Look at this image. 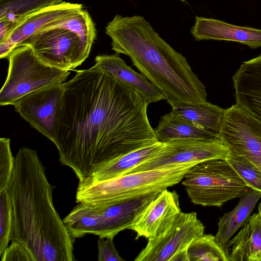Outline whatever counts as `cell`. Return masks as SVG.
Returning a JSON list of instances; mask_svg holds the SVG:
<instances>
[{
    "mask_svg": "<svg viewBox=\"0 0 261 261\" xmlns=\"http://www.w3.org/2000/svg\"><path fill=\"white\" fill-rule=\"evenodd\" d=\"M12 228V205L7 189L0 192V256L11 241Z\"/></svg>",
    "mask_w": 261,
    "mask_h": 261,
    "instance_id": "484cf974",
    "label": "cell"
},
{
    "mask_svg": "<svg viewBox=\"0 0 261 261\" xmlns=\"http://www.w3.org/2000/svg\"><path fill=\"white\" fill-rule=\"evenodd\" d=\"M83 9L82 4L63 2L29 14L12 23L13 28L0 41V57H8L16 47L38 31Z\"/></svg>",
    "mask_w": 261,
    "mask_h": 261,
    "instance_id": "4fadbf2b",
    "label": "cell"
},
{
    "mask_svg": "<svg viewBox=\"0 0 261 261\" xmlns=\"http://www.w3.org/2000/svg\"><path fill=\"white\" fill-rule=\"evenodd\" d=\"M63 2V0H0V20L13 23L29 14Z\"/></svg>",
    "mask_w": 261,
    "mask_h": 261,
    "instance_id": "cb8c5ba5",
    "label": "cell"
},
{
    "mask_svg": "<svg viewBox=\"0 0 261 261\" xmlns=\"http://www.w3.org/2000/svg\"><path fill=\"white\" fill-rule=\"evenodd\" d=\"M64 91L53 142L79 181L109 162L155 144L147 100L94 65L77 70Z\"/></svg>",
    "mask_w": 261,
    "mask_h": 261,
    "instance_id": "6da1fadb",
    "label": "cell"
},
{
    "mask_svg": "<svg viewBox=\"0 0 261 261\" xmlns=\"http://www.w3.org/2000/svg\"><path fill=\"white\" fill-rule=\"evenodd\" d=\"M229 261H261V218L250 216L238 233L227 244Z\"/></svg>",
    "mask_w": 261,
    "mask_h": 261,
    "instance_id": "ac0fdd59",
    "label": "cell"
},
{
    "mask_svg": "<svg viewBox=\"0 0 261 261\" xmlns=\"http://www.w3.org/2000/svg\"><path fill=\"white\" fill-rule=\"evenodd\" d=\"M258 213H259L261 218V202H260L258 206Z\"/></svg>",
    "mask_w": 261,
    "mask_h": 261,
    "instance_id": "f546056e",
    "label": "cell"
},
{
    "mask_svg": "<svg viewBox=\"0 0 261 261\" xmlns=\"http://www.w3.org/2000/svg\"><path fill=\"white\" fill-rule=\"evenodd\" d=\"M204 226L195 212H181L170 227L148 240L135 261H188V248L192 241L204 234Z\"/></svg>",
    "mask_w": 261,
    "mask_h": 261,
    "instance_id": "9c48e42d",
    "label": "cell"
},
{
    "mask_svg": "<svg viewBox=\"0 0 261 261\" xmlns=\"http://www.w3.org/2000/svg\"><path fill=\"white\" fill-rule=\"evenodd\" d=\"M119 54L97 56L95 66L111 74L121 82L133 88L149 103L165 99L161 91L142 74L132 69L120 57Z\"/></svg>",
    "mask_w": 261,
    "mask_h": 261,
    "instance_id": "e0dca14e",
    "label": "cell"
},
{
    "mask_svg": "<svg viewBox=\"0 0 261 261\" xmlns=\"http://www.w3.org/2000/svg\"><path fill=\"white\" fill-rule=\"evenodd\" d=\"M7 58L9 62L8 74L0 91L2 106L13 105L29 93L63 83L70 74L69 71L44 63L28 45L16 47Z\"/></svg>",
    "mask_w": 261,
    "mask_h": 261,
    "instance_id": "52a82bcc",
    "label": "cell"
},
{
    "mask_svg": "<svg viewBox=\"0 0 261 261\" xmlns=\"http://www.w3.org/2000/svg\"><path fill=\"white\" fill-rule=\"evenodd\" d=\"M162 145V143L158 142L112 160L97 169L91 176L79 182L103 181L127 174L150 157Z\"/></svg>",
    "mask_w": 261,
    "mask_h": 261,
    "instance_id": "44dd1931",
    "label": "cell"
},
{
    "mask_svg": "<svg viewBox=\"0 0 261 261\" xmlns=\"http://www.w3.org/2000/svg\"><path fill=\"white\" fill-rule=\"evenodd\" d=\"M28 45L44 63L71 70L88 58L92 44L67 28L53 24L38 31L20 46Z\"/></svg>",
    "mask_w": 261,
    "mask_h": 261,
    "instance_id": "ba28073f",
    "label": "cell"
},
{
    "mask_svg": "<svg viewBox=\"0 0 261 261\" xmlns=\"http://www.w3.org/2000/svg\"><path fill=\"white\" fill-rule=\"evenodd\" d=\"M113 238H99L97 242L98 261H124L116 249Z\"/></svg>",
    "mask_w": 261,
    "mask_h": 261,
    "instance_id": "83f0119b",
    "label": "cell"
},
{
    "mask_svg": "<svg viewBox=\"0 0 261 261\" xmlns=\"http://www.w3.org/2000/svg\"><path fill=\"white\" fill-rule=\"evenodd\" d=\"M154 131L157 140L163 143L177 140L209 139L218 137V134L197 126L172 111L161 117Z\"/></svg>",
    "mask_w": 261,
    "mask_h": 261,
    "instance_id": "ffe728a7",
    "label": "cell"
},
{
    "mask_svg": "<svg viewBox=\"0 0 261 261\" xmlns=\"http://www.w3.org/2000/svg\"><path fill=\"white\" fill-rule=\"evenodd\" d=\"M10 147V140L3 137L0 139V192L7 189L10 182L14 165Z\"/></svg>",
    "mask_w": 261,
    "mask_h": 261,
    "instance_id": "4316f807",
    "label": "cell"
},
{
    "mask_svg": "<svg viewBox=\"0 0 261 261\" xmlns=\"http://www.w3.org/2000/svg\"><path fill=\"white\" fill-rule=\"evenodd\" d=\"M112 49L128 56L134 66L163 93L172 107L208 103L205 87L186 58L143 16L116 15L106 28Z\"/></svg>",
    "mask_w": 261,
    "mask_h": 261,
    "instance_id": "3957f363",
    "label": "cell"
},
{
    "mask_svg": "<svg viewBox=\"0 0 261 261\" xmlns=\"http://www.w3.org/2000/svg\"><path fill=\"white\" fill-rule=\"evenodd\" d=\"M191 32L197 41L223 40L239 42L253 49L261 47V29L235 25L216 19L196 16Z\"/></svg>",
    "mask_w": 261,
    "mask_h": 261,
    "instance_id": "2e32d148",
    "label": "cell"
},
{
    "mask_svg": "<svg viewBox=\"0 0 261 261\" xmlns=\"http://www.w3.org/2000/svg\"><path fill=\"white\" fill-rule=\"evenodd\" d=\"M260 198L261 192L249 188L240 197L239 202L235 207L225 213L219 219L218 231L215 238L227 254V246L230 239L239 228L243 226Z\"/></svg>",
    "mask_w": 261,
    "mask_h": 261,
    "instance_id": "d6986e66",
    "label": "cell"
},
{
    "mask_svg": "<svg viewBox=\"0 0 261 261\" xmlns=\"http://www.w3.org/2000/svg\"><path fill=\"white\" fill-rule=\"evenodd\" d=\"M225 109L210 102L188 104L172 107L178 116L205 129L218 133Z\"/></svg>",
    "mask_w": 261,
    "mask_h": 261,
    "instance_id": "7402d4cb",
    "label": "cell"
},
{
    "mask_svg": "<svg viewBox=\"0 0 261 261\" xmlns=\"http://www.w3.org/2000/svg\"><path fill=\"white\" fill-rule=\"evenodd\" d=\"M197 164L168 165L103 181L79 182L76 202L101 207L160 192L180 182L187 172Z\"/></svg>",
    "mask_w": 261,
    "mask_h": 261,
    "instance_id": "277c9868",
    "label": "cell"
},
{
    "mask_svg": "<svg viewBox=\"0 0 261 261\" xmlns=\"http://www.w3.org/2000/svg\"><path fill=\"white\" fill-rule=\"evenodd\" d=\"M188 261H229L226 251L212 234L194 239L187 249Z\"/></svg>",
    "mask_w": 261,
    "mask_h": 261,
    "instance_id": "603a6c76",
    "label": "cell"
},
{
    "mask_svg": "<svg viewBox=\"0 0 261 261\" xmlns=\"http://www.w3.org/2000/svg\"><path fill=\"white\" fill-rule=\"evenodd\" d=\"M229 151L218 137L209 139L177 140L162 143L161 147L128 174L168 165L225 159Z\"/></svg>",
    "mask_w": 261,
    "mask_h": 261,
    "instance_id": "8fae6325",
    "label": "cell"
},
{
    "mask_svg": "<svg viewBox=\"0 0 261 261\" xmlns=\"http://www.w3.org/2000/svg\"><path fill=\"white\" fill-rule=\"evenodd\" d=\"M181 212L178 194L166 189L145 204L128 229L136 232V239L143 237L150 240L168 228Z\"/></svg>",
    "mask_w": 261,
    "mask_h": 261,
    "instance_id": "5bb4252c",
    "label": "cell"
},
{
    "mask_svg": "<svg viewBox=\"0 0 261 261\" xmlns=\"http://www.w3.org/2000/svg\"><path fill=\"white\" fill-rule=\"evenodd\" d=\"M64 91V83L29 93L13 106L32 127L53 141Z\"/></svg>",
    "mask_w": 261,
    "mask_h": 261,
    "instance_id": "7c38bea8",
    "label": "cell"
},
{
    "mask_svg": "<svg viewBox=\"0 0 261 261\" xmlns=\"http://www.w3.org/2000/svg\"><path fill=\"white\" fill-rule=\"evenodd\" d=\"M179 1H180L181 2H185V0H179Z\"/></svg>",
    "mask_w": 261,
    "mask_h": 261,
    "instance_id": "4dcf8cb0",
    "label": "cell"
},
{
    "mask_svg": "<svg viewBox=\"0 0 261 261\" xmlns=\"http://www.w3.org/2000/svg\"><path fill=\"white\" fill-rule=\"evenodd\" d=\"M218 136L229 153L245 158L261 172V121L235 104L225 109Z\"/></svg>",
    "mask_w": 261,
    "mask_h": 261,
    "instance_id": "30bf717a",
    "label": "cell"
},
{
    "mask_svg": "<svg viewBox=\"0 0 261 261\" xmlns=\"http://www.w3.org/2000/svg\"><path fill=\"white\" fill-rule=\"evenodd\" d=\"M182 185L195 204L221 207L240 198L249 187L225 159L199 163L185 174Z\"/></svg>",
    "mask_w": 261,
    "mask_h": 261,
    "instance_id": "5b68a950",
    "label": "cell"
},
{
    "mask_svg": "<svg viewBox=\"0 0 261 261\" xmlns=\"http://www.w3.org/2000/svg\"><path fill=\"white\" fill-rule=\"evenodd\" d=\"M11 242L1 255L2 261H34L32 255L23 245L15 241Z\"/></svg>",
    "mask_w": 261,
    "mask_h": 261,
    "instance_id": "f1b7e54d",
    "label": "cell"
},
{
    "mask_svg": "<svg viewBox=\"0 0 261 261\" xmlns=\"http://www.w3.org/2000/svg\"><path fill=\"white\" fill-rule=\"evenodd\" d=\"M226 160L249 188L261 192V172L245 158L229 153Z\"/></svg>",
    "mask_w": 261,
    "mask_h": 261,
    "instance_id": "d4e9b609",
    "label": "cell"
},
{
    "mask_svg": "<svg viewBox=\"0 0 261 261\" xmlns=\"http://www.w3.org/2000/svg\"><path fill=\"white\" fill-rule=\"evenodd\" d=\"M232 81L236 104L261 121V54L243 62Z\"/></svg>",
    "mask_w": 261,
    "mask_h": 261,
    "instance_id": "9a60e30c",
    "label": "cell"
},
{
    "mask_svg": "<svg viewBox=\"0 0 261 261\" xmlns=\"http://www.w3.org/2000/svg\"><path fill=\"white\" fill-rule=\"evenodd\" d=\"M54 188L37 151L20 148L7 188L12 205L11 241L23 245L34 261L75 260V240L55 209Z\"/></svg>",
    "mask_w": 261,
    "mask_h": 261,
    "instance_id": "7a4b0ae2",
    "label": "cell"
},
{
    "mask_svg": "<svg viewBox=\"0 0 261 261\" xmlns=\"http://www.w3.org/2000/svg\"><path fill=\"white\" fill-rule=\"evenodd\" d=\"M157 192L101 207L79 203L63 221L74 240L87 234L114 238L128 229L137 214Z\"/></svg>",
    "mask_w": 261,
    "mask_h": 261,
    "instance_id": "8992f818",
    "label": "cell"
}]
</instances>
